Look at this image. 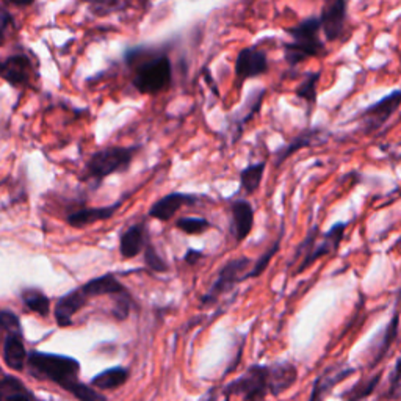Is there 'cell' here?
Masks as SVG:
<instances>
[{
	"label": "cell",
	"mask_w": 401,
	"mask_h": 401,
	"mask_svg": "<svg viewBox=\"0 0 401 401\" xmlns=\"http://www.w3.org/2000/svg\"><path fill=\"white\" fill-rule=\"evenodd\" d=\"M30 373L39 380L55 382L78 401H107V397L78 380L80 362L77 359L54 352L31 351L27 355Z\"/></svg>",
	"instance_id": "obj_1"
},
{
	"label": "cell",
	"mask_w": 401,
	"mask_h": 401,
	"mask_svg": "<svg viewBox=\"0 0 401 401\" xmlns=\"http://www.w3.org/2000/svg\"><path fill=\"white\" fill-rule=\"evenodd\" d=\"M136 55L141 57V51L135 49ZM143 59V57H141ZM135 66L132 76V85L140 94L157 96L165 93L173 85V63L166 54H157L140 61H131Z\"/></svg>",
	"instance_id": "obj_2"
},
{
	"label": "cell",
	"mask_w": 401,
	"mask_h": 401,
	"mask_svg": "<svg viewBox=\"0 0 401 401\" xmlns=\"http://www.w3.org/2000/svg\"><path fill=\"white\" fill-rule=\"evenodd\" d=\"M285 31L292 36V41L284 44V59L290 68L325 52V41L320 38L322 29H320L318 16L303 19L296 26L287 27Z\"/></svg>",
	"instance_id": "obj_3"
},
{
	"label": "cell",
	"mask_w": 401,
	"mask_h": 401,
	"mask_svg": "<svg viewBox=\"0 0 401 401\" xmlns=\"http://www.w3.org/2000/svg\"><path fill=\"white\" fill-rule=\"evenodd\" d=\"M141 146H111L96 151L85 165L83 179L99 187L107 178L131 168Z\"/></svg>",
	"instance_id": "obj_4"
},
{
	"label": "cell",
	"mask_w": 401,
	"mask_h": 401,
	"mask_svg": "<svg viewBox=\"0 0 401 401\" xmlns=\"http://www.w3.org/2000/svg\"><path fill=\"white\" fill-rule=\"evenodd\" d=\"M223 395L229 401L230 397H240L243 401H265L270 395V373L268 365L254 364L230 381L223 390Z\"/></svg>",
	"instance_id": "obj_5"
},
{
	"label": "cell",
	"mask_w": 401,
	"mask_h": 401,
	"mask_svg": "<svg viewBox=\"0 0 401 401\" xmlns=\"http://www.w3.org/2000/svg\"><path fill=\"white\" fill-rule=\"evenodd\" d=\"M251 259L246 255H240V258L230 259L223 265L213 284L208 288V292L200 296V306H210V304L218 301L221 295L228 293L235 285L243 283V278L248 273V268L251 267Z\"/></svg>",
	"instance_id": "obj_6"
},
{
	"label": "cell",
	"mask_w": 401,
	"mask_h": 401,
	"mask_svg": "<svg viewBox=\"0 0 401 401\" xmlns=\"http://www.w3.org/2000/svg\"><path fill=\"white\" fill-rule=\"evenodd\" d=\"M267 52L259 46H248L238 52L235 60V86L242 88L246 80L268 74Z\"/></svg>",
	"instance_id": "obj_7"
},
{
	"label": "cell",
	"mask_w": 401,
	"mask_h": 401,
	"mask_svg": "<svg viewBox=\"0 0 401 401\" xmlns=\"http://www.w3.org/2000/svg\"><path fill=\"white\" fill-rule=\"evenodd\" d=\"M0 77L14 88H26L36 77L35 65L27 54L18 52L0 60Z\"/></svg>",
	"instance_id": "obj_8"
},
{
	"label": "cell",
	"mask_w": 401,
	"mask_h": 401,
	"mask_svg": "<svg viewBox=\"0 0 401 401\" xmlns=\"http://www.w3.org/2000/svg\"><path fill=\"white\" fill-rule=\"evenodd\" d=\"M318 19H320V29H322L326 41L328 43L337 41V39L343 35L345 29H347L348 4L342 2V0H335V2L323 5Z\"/></svg>",
	"instance_id": "obj_9"
},
{
	"label": "cell",
	"mask_w": 401,
	"mask_h": 401,
	"mask_svg": "<svg viewBox=\"0 0 401 401\" xmlns=\"http://www.w3.org/2000/svg\"><path fill=\"white\" fill-rule=\"evenodd\" d=\"M347 226H348V223H335V224H333V226L330 228V230H328L326 234L323 235L322 242H320L318 245H315L310 250V253H308L306 255H304V259L301 260L298 268H296V275H300V273L306 271L309 267L314 265L317 260L325 258V255H330V254H333V253H335L337 250H339L340 243L343 242L345 232H347Z\"/></svg>",
	"instance_id": "obj_10"
},
{
	"label": "cell",
	"mask_w": 401,
	"mask_h": 401,
	"mask_svg": "<svg viewBox=\"0 0 401 401\" xmlns=\"http://www.w3.org/2000/svg\"><path fill=\"white\" fill-rule=\"evenodd\" d=\"M400 102H401V91L397 88V90L389 93L387 96H384L381 101L373 103L370 107H367L362 111L364 123L367 126L365 131L367 132L378 131L381 126L386 124L392 118V115L398 110Z\"/></svg>",
	"instance_id": "obj_11"
},
{
	"label": "cell",
	"mask_w": 401,
	"mask_h": 401,
	"mask_svg": "<svg viewBox=\"0 0 401 401\" xmlns=\"http://www.w3.org/2000/svg\"><path fill=\"white\" fill-rule=\"evenodd\" d=\"M198 203H199V196L196 195L174 191V193H170L156 200V203L149 207L148 215L157 221L166 223L173 220L181 208L187 205H195Z\"/></svg>",
	"instance_id": "obj_12"
},
{
	"label": "cell",
	"mask_w": 401,
	"mask_h": 401,
	"mask_svg": "<svg viewBox=\"0 0 401 401\" xmlns=\"http://www.w3.org/2000/svg\"><path fill=\"white\" fill-rule=\"evenodd\" d=\"M123 204H124V198L118 199L115 204H110V205L78 208V210L71 212L66 216V223L69 224L71 228L82 229V228H86V226H91V224H94V223L107 221L110 218H113Z\"/></svg>",
	"instance_id": "obj_13"
},
{
	"label": "cell",
	"mask_w": 401,
	"mask_h": 401,
	"mask_svg": "<svg viewBox=\"0 0 401 401\" xmlns=\"http://www.w3.org/2000/svg\"><path fill=\"white\" fill-rule=\"evenodd\" d=\"M88 298L83 295V292L80 290V287L74 288L68 293L57 300L54 309V317L55 322L60 328H69L74 323V317L78 314L80 310L85 309L88 306Z\"/></svg>",
	"instance_id": "obj_14"
},
{
	"label": "cell",
	"mask_w": 401,
	"mask_h": 401,
	"mask_svg": "<svg viewBox=\"0 0 401 401\" xmlns=\"http://www.w3.org/2000/svg\"><path fill=\"white\" fill-rule=\"evenodd\" d=\"M254 207L246 199H235L230 204V230L237 243H243L254 228Z\"/></svg>",
	"instance_id": "obj_15"
},
{
	"label": "cell",
	"mask_w": 401,
	"mask_h": 401,
	"mask_svg": "<svg viewBox=\"0 0 401 401\" xmlns=\"http://www.w3.org/2000/svg\"><path fill=\"white\" fill-rule=\"evenodd\" d=\"M80 290L83 292L88 301L93 298H101V296H110V298L113 300L118 295L126 293L127 287L113 275V273H106V275L93 278L83 285H80Z\"/></svg>",
	"instance_id": "obj_16"
},
{
	"label": "cell",
	"mask_w": 401,
	"mask_h": 401,
	"mask_svg": "<svg viewBox=\"0 0 401 401\" xmlns=\"http://www.w3.org/2000/svg\"><path fill=\"white\" fill-rule=\"evenodd\" d=\"M149 230L144 223H135L131 228L123 230L119 237V253L121 258L126 260L135 259L136 255L141 254L144 250V245L149 240Z\"/></svg>",
	"instance_id": "obj_17"
},
{
	"label": "cell",
	"mask_w": 401,
	"mask_h": 401,
	"mask_svg": "<svg viewBox=\"0 0 401 401\" xmlns=\"http://www.w3.org/2000/svg\"><path fill=\"white\" fill-rule=\"evenodd\" d=\"M268 373L270 395L273 397L283 395L284 392L290 389L296 382V380H298V370H296V367L292 362H288V360L268 365Z\"/></svg>",
	"instance_id": "obj_18"
},
{
	"label": "cell",
	"mask_w": 401,
	"mask_h": 401,
	"mask_svg": "<svg viewBox=\"0 0 401 401\" xmlns=\"http://www.w3.org/2000/svg\"><path fill=\"white\" fill-rule=\"evenodd\" d=\"M356 370L351 367H331L328 370L318 376L314 382V389H312V394L309 401H323V398L330 394V392L337 386V384L342 382L343 380H347L348 376H351Z\"/></svg>",
	"instance_id": "obj_19"
},
{
	"label": "cell",
	"mask_w": 401,
	"mask_h": 401,
	"mask_svg": "<svg viewBox=\"0 0 401 401\" xmlns=\"http://www.w3.org/2000/svg\"><path fill=\"white\" fill-rule=\"evenodd\" d=\"M263 96H265V88H259V90H254L250 94V99H248V102L245 103L243 108L240 110V111H237L235 115H232V118H234V121H232L230 124L235 129L234 141L240 140V136H242L246 124L250 123L251 119L254 118V115L260 110Z\"/></svg>",
	"instance_id": "obj_20"
},
{
	"label": "cell",
	"mask_w": 401,
	"mask_h": 401,
	"mask_svg": "<svg viewBox=\"0 0 401 401\" xmlns=\"http://www.w3.org/2000/svg\"><path fill=\"white\" fill-rule=\"evenodd\" d=\"M318 133H320V129H306L296 136H293L290 141L284 144V146H280L275 152V162H273V165L279 168L280 165L285 163V160L290 158L295 152L312 146V143H315Z\"/></svg>",
	"instance_id": "obj_21"
},
{
	"label": "cell",
	"mask_w": 401,
	"mask_h": 401,
	"mask_svg": "<svg viewBox=\"0 0 401 401\" xmlns=\"http://www.w3.org/2000/svg\"><path fill=\"white\" fill-rule=\"evenodd\" d=\"M131 372L126 367H113L107 368L101 373H98L91 380V387L94 390H116L123 387L124 384L129 381Z\"/></svg>",
	"instance_id": "obj_22"
},
{
	"label": "cell",
	"mask_w": 401,
	"mask_h": 401,
	"mask_svg": "<svg viewBox=\"0 0 401 401\" xmlns=\"http://www.w3.org/2000/svg\"><path fill=\"white\" fill-rule=\"evenodd\" d=\"M320 78H322V71L306 72L301 80V83L296 86V90H295L296 98L303 101L308 106V116H310L312 110L315 108L317 98H318Z\"/></svg>",
	"instance_id": "obj_23"
},
{
	"label": "cell",
	"mask_w": 401,
	"mask_h": 401,
	"mask_svg": "<svg viewBox=\"0 0 401 401\" xmlns=\"http://www.w3.org/2000/svg\"><path fill=\"white\" fill-rule=\"evenodd\" d=\"M4 360L11 370H22L27 362V351L22 335H6L4 343Z\"/></svg>",
	"instance_id": "obj_24"
},
{
	"label": "cell",
	"mask_w": 401,
	"mask_h": 401,
	"mask_svg": "<svg viewBox=\"0 0 401 401\" xmlns=\"http://www.w3.org/2000/svg\"><path fill=\"white\" fill-rule=\"evenodd\" d=\"M267 170V162H258L240 171V190L246 195H254L260 188L263 173Z\"/></svg>",
	"instance_id": "obj_25"
},
{
	"label": "cell",
	"mask_w": 401,
	"mask_h": 401,
	"mask_svg": "<svg viewBox=\"0 0 401 401\" xmlns=\"http://www.w3.org/2000/svg\"><path fill=\"white\" fill-rule=\"evenodd\" d=\"M21 300L30 312H35L39 317H47L51 312V300L39 288H24L21 292Z\"/></svg>",
	"instance_id": "obj_26"
},
{
	"label": "cell",
	"mask_w": 401,
	"mask_h": 401,
	"mask_svg": "<svg viewBox=\"0 0 401 401\" xmlns=\"http://www.w3.org/2000/svg\"><path fill=\"white\" fill-rule=\"evenodd\" d=\"M381 376H382V373L380 372L378 375H373L372 378L357 381L355 386L343 392L342 400L343 401H362V400L368 398L373 394L375 389L378 387V384L381 381Z\"/></svg>",
	"instance_id": "obj_27"
},
{
	"label": "cell",
	"mask_w": 401,
	"mask_h": 401,
	"mask_svg": "<svg viewBox=\"0 0 401 401\" xmlns=\"http://www.w3.org/2000/svg\"><path fill=\"white\" fill-rule=\"evenodd\" d=\"M283 235H284V228H280V234H279V237H278V240L275 243H273L268 250L263 253L260 258L255 260L254 263H253V268L246 273L245 275V278H243V283L245 280H248V279H255V278H259L263 271H265L267 268H268V265H270V262H271V259L275 258V255L278 254V251H279V248H280V242H283Z\"/></svg>",
	"instance_id": "obj_28"
},
{
	"label": "cell",
	"mask_w": 401,
	"mask_h": 401,
	"mask_svg": "<svg viewBox=\"0 0 401 401\" xmlns=\"http://www.w3.org/2000/svg\"><path fill=\"white\" fill-rule=\"evenodd\" d=\"M397 337H398V312H395L394 317H392L390 323L387 325L386 331H384V334H382V340H381V343H380L378 351H376V355H375V357H373L372 367H375L376 364H380L381 360H382L384 357H386L389 350L392 348V345L395 343Z\"/></svg>",
	"instance_id": "obj_29"
},
{
	"label": "cell",
	"mask_w": 401,
	"mask_h": 401,
	"mask_svg": "<svg viewBox=\"0 0 401 401\" xmlns=\"http://www.w3.org/2000/svg\"><path fill=\"white\" fill-rule=\"evenodd\" d=\"M176 228L187 235H199L212 228V223L203 216H182L176 220Z\"/></svg>",
	"instance_id": "obj_30"
},
{
	"label": "cell",
	"mask_w": 401,
	"mask_h": 401,
	"mask_svg": "<svg viewBox=\"0 0 401 401\" xmlns=\"http://www.w3.org/2000/svg\"><path fill=\"white\" fill-rule=\"evenodd\" d=\"M143 258H144V263H146V267L152 273H158V275H162V273H166L168 270H170V265H168L166 260L158 254V251L156 250V246H154V243H152L151 238L148 240L146 245H144Z\"/></svg>",
	"instance_id": "obj_31"
},
{
	"label": "cell",
	"mask_w": 401,
	"mask_h": 401,
	"mask_svg": "<svg viewBox=\"0 0 401 401\" xmlns=\"http://www.w3.org/2000/svg\"><path fill=\"white\" fill-rule=\"evenodd\" d=\"M0 328L6 333V335H22L19 317L11 310H0Z\"/></svg>",
	"instance_id": "obj_32"
},
{
	"label": "cell",
	"mask_w": 401,
	"mask_h": 401,
	"mask_svg": "<svg viewBox=\"0 0 401 401\" xmlns=\"http://www.w3.org/2000/svg\"><path fill=\"white\" fill-rule=\"evenodd\" d=\"M318 234H320L318 226H312V229L309 230V234L306 235V238H304L303 242L298 245V248H296V251H295V254H293V259H292V263H295L296 260H298L301 253H303L304 255H306L308 253H310L312 248H314L315 243H317Z\"/></svg>",
	"instance_id": "obj_33"
},
{
	"label": "cell",
	"mask_w": 401,
	"mask_h": 401,
	"mask_svg": "<svg viewBox=\"0 0 401 401\" xmlns=\"http://www.w3.org/2000/svg\"><path fill=\"white\" fill-rule=\"evenodd\" d=\"M11 29H14L13 16L10 11L5 10V8L0 5V43H2L6 35L10 34Z\"/></svg>",
	"instance_id": "obj_34"
},
{
	"label": "cell",
	"mask_w": 401,
	"mask_h": 401,
	"mask_svg": "<svg viewBox=\"0 0 401 401\" xmlns=\"http://www.w3.org/2000/svg\"><path fill=\"white\" fill-rule=\"evenodd\" d=\"M127 4H119V2H99V4H91L90 8L94 14H108L115 10H119V8H126Z\"/></svg>",
	"instance_id": "obj_35"
},
{
	"label": "cell",
	"mask_w": 401,
	"mask_h": 401,
	"mask_svg": "<svg viewBox=\"0 0 401 401\" xmlns=\"http://www.w3.org/2000/svg\"><path fill=\"white\" fill-rule=\"evenodd\" d=\"M398 387H400V360L397 359L395 367H394V373H392L390 389H389V397H390V398H397Z\"/></svg>",
	"instance_id": "obj_36"
},
{
	"label": "cell",
	"mask_w": 401,
	"mask_h": 401,
	"mask_svg": "<svg viewBox=\"0 0 401 401\" xmlns=\"http://www.w3.org/2000/svg\"><path fill=\"white\" fill-rule=\"evenodd\" d=\"M4 401H34V400L30 398V395L27 394V390L24 389V386H19V387H16L13 392H10Z\"/></svg>",
	"instance_id": "obj_37"
},
{
	"label": "cell",
	"mask_w": 401,
	"mask_h": 401,
	"mask_svg": "<svg viewBox=\"0 0 401 401\" xmlns=\"http://www.w3.org/2000/svg\"><path fill=\"white\" fill-rule=\"evenodd\" d=\"M204 258V253L199 251V250H193V248H188L186 255H183V262L187 263V265H196V263Z\"/></svg>",
	"instance_id": "obj_38"
},
{
	"label": "cell",
	"mask_w": 401,
	"mask_h": 401,
	"mask_svg": "<svg viewBox=\"0 0 401 401\" xmlns=\"http://www.w3.org/2000/svg\"><path fill=\"white\" fill-rule=\"evenodd\" d=\"M5 400V386H4V382L0 384V401H4Z\"/></svg>",
	"instance_id": "obj_39"
},
{
	"label": "cell",
	"mask_w": 401,
	"mask_h": 401,
	"mask_svg": "<svg viewBox=\"0 0 401 401\" xmlns=\"http://www.w3.org/2000/svg\"><path fill=\"white\" fill-rule=\"evenodd\" d=\"M203 401H215V395H208L205 400H203Z\"/></svg>",
	"instance_id": "obj_40"
}]
</instances>
